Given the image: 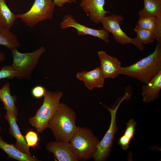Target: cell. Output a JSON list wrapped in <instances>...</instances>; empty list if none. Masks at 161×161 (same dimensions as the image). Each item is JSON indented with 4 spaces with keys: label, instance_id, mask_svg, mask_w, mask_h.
Masks as SVG:
<instances>
[{
    "label": "cell",
    "instance_id": "8",
    "mask_svg": "<svg viewBox=\"0 0 161 161\" xmlns=\"http://www.w3.org/2000/svg\"><path fill=\"white\" fill-rule=\"evenodd\" d=\"M124 18L121 15L112 14L109 16H105L101 20L103 29L112 33L115 40L118 43L126 45L131 43L134 45L140 51L144 50L145 47L135 37L131 38L129 37L123 32L120 27V22Z\"/></svg>",
    "mask_w": 161,
    "mask_h": 161
},
{
    "label": "cell",
    "instance_id": "2",
    "mask_svg": "<svg viewBox=\"0 0 161 161\" xmlns=\"http://www.w3.org/2000/svg\"><path fill=\"white\" fill-rule=\"evenodd\" d=\"M76 115L74 110L63 103L49 120L47 128L52 131L56 140L68 142L76 132Z\"/></svg>",
    "mask_w": 161,
    "mask_h": 161
},
{
    "label": "cell",
    "instance_id": "1",
    "mask_svg": "<svg viewBox=\"0 0 161 161\" xmlns=\"http://www.w3.org/2000/svg\"><path fill=\"white\" fill-rule=\"evenodd\" d=\"M161 70V45L157 44L153 52L135 63L122 67L119 74L146 84Z\"/></svg>",
    "mask_w": 161,
    "mask_h": 161
},
{
    "label": "cell",
    "instance_id": "25",
    "mask_svg": "<svg viewBox=\"0 0 161 161\" xmlns=\"http://www.w3.org/2000/svg\"><path fill=\"white\" fill-rule=\"evenodd\" d=\"M16 78V73L11 66H5L0 70V80L12 79Z\"/></svg>",
    "mask_w": 161,
    "mask_h": 161
},
{
    "label": "cell",
    "instance_id": "17",
    "mask_svg": "<svg viewBox=\"0 0 161 161\" xmlns=\"http://www.w3.org/2000/svg\"><path fill=\"white\" fill-rule=\"evenodd\" d=\"M0 148L7 154L8 158L15 159L18 161H38L40 160L36 157L25 154L19 150L14 144H9L4 141L0 136Z\"/></svg>",
    "mask_w": 161,
    "mask_h": 161
},
{
    "label": "cell",
    "instance_id": "9",
    "mask_svg": "<svg viewBox=\"0 0 161 161\" xmlns=\"http://www.w3.org/2000/svg\"><path fill=\"white\" fill-rule=\"evenodd\" d=\"M61 28L63 29L73 27L77 31L79 35H89L98 38L106 43L109 42V32L103 29L96 30L88 27L77 22L75 19L70 14L65 15L60 23Z\"/></svg>",
    "mask_w": 161,
    "mask_h": 161
},
{
    "label": "cell",
    "instance_id": "29",
    "mask_svg": "<svg viewBox=\"0 0 161 161\" xmlns=\"http://www.w3.org/2000/svg\"><path fill=\"white\" fill-rule=\"evenodd\" d=\"M0 120H1V118L0 117ZM1 131H2L1 128V126H0V133L1 132Z\"/></svg>",
    "mask_w": 161,
    "mask_h": 161
},
{
    "label": "cell",
    "instance_id": "22",
    "mask_svg": "<svg viewBox=\"0 0 161 161\" xmlns=\"http://www.w3.org/2000/svg\"><path fill=\"white\" fill-rule=\"evenodd\" d=\"M137 122L133 119L130 120L126 124L124 134L119 139L118 143L123 150H126L129 147L130 141L134 139Z\"/></svg>",
    "mask_w": 161,
    "mask_h": 161
},
{
    "label": "cell",
    "instance_id": "28",
    "mask_svg": "<svg viewBox=\"0 0 161 161\" xmlns=\"http://www.w3.org/2000/svg\"><path fill=\"white\" fill-rule=\"evenodd\" d=\"M5 59L4 54L0 51V62H4Z\"/></svg>",
    "mask_w": 161,
    "mask_h": 161
},
{
    "label": "cell",
    "instance_id": "15",
    "mask_svg": "<svg viewBox=\"0 0 161 161\" xmlns=\"http://www.w3.org/2000/svg\"><path fill=\"white\" fill-rule=\"evenodd\" d=\"M161 89V70L147 83L143 86L141 95L144 103H150L159 98Z\"/></svg>",
    "mask_w": 161,
    "mask_h": 161
},
{
    "label": "cell",
    "instance_id": "27",
    "mask_svg": "<svg viewBox=\"0 0 161 161\" xmlns=\"http://www.w3.org/2000/svg\"><path fill=\"white\" fill-rule=\"evenodd\" d=\"M54 3L55 5L62 8L64 5L67 3H75L76 0H53Z\"/></svg>",
    "mask_w": 161,
    "mask_h": 161
},
{
    "label": "cell",
    "instance_id": "10",
    "mask_svg": "<svg viewBox=\"0 0 161 161\" xmlns=\"http://www.w3.org/2000/svg\"><path fill=\"white\" fill-rule=\"evenodd\" d=\"M105 0H82L80 4L83 11L91 20L97 24L101 23L107 14L110 13L104 9Z\"/></svg>",
    "mask_w": 161,
    "mask_h": 161
},
{
    "label": "cell",
    "instance_id": "13",
    "mask_svg": "<svg viewBox=\"0 0 161 161\" xmlns=\"http://www.w3.org/2000/svg\"><path fill=\"white\" fill-rule=\"evenodd\" d=\"M4 118L10 125L8 132L16 140L14 144L15 147L24 153L31 155L29 147L28 146L25 139L21 134L17 125L18 119L16 115L8 112L4 115Z\"/></svg>",
    "mask_w": 161,
    "mask_h": 161
},
{
    "label": "cell",
    "instance_id": "23",
    "mask_svg": "<svg viewBox=\"0 0 161 161\" xmlns=\"http://www.w3.org/2000/svg\"><path fill=\"white\" fill-rule=\"evenodd\" d=\"M134 30L137 34L136 38L143 45L153 42L155 40L156 35L153 31L136 27Z\"/></svg>",
    "mask_w": 161,
    "mask_h": 161
},
{
    "label": "cell",
    "instance_id": "19",
    "mask_svg": "<svg viewBox=\"0 0 161 161\" xmlns=\"http://www.w3.org/2000/svg\"><path fill=\"white\" fill-rule=\"evenodd\" d=\"M144 6L138 13L140 17L161 18V0H143Z\"/></svg>",
    "mask_w": 161,
    "mask_h": 161
},
{
    "label": "cell",
    "instance_id": "24",
    "mask_svg": "<svg viewBox=\"0 0 161 161\" xmlns=\"http://www.w3.org/2000/svg\"><path fill=\"white\" fill-rule=\"evenodd\" d=\"M24 137L29 148L31 147L34 148L36 146H39L38 143L40 140V138L37 132L32 130H29Z\"/></svg>",
    "mask_w": 161,
    "mask_h": 161
},
{
    "label": "cell",
    "instance_id": "20",
    "mask_svg": "<svg viewBox=\"0 0 161 161\" xmlns=\"http://www.w3.org/2000/svg\"><path fill=\"white\" fill-rule=\"evenodd\" d=\"M10 29L0 23V45L11 50L21 47L18 37Z\"/></svg>",
    "mask_w": 161,
    "mask_h": 161
},
{
    "label": "cell",
    "instance_id": "6",
    "mask_svg": "<svg viewBox=\"0 0 161 161\" xmlns=\"http://www.w3.org/2000/svg\"><path fill=\"white\" fill-rule=\"evenodd\" d=\"M55 6L52 0H35L29 10L16 16L28 27L32 28L40 22L52 19Z\"/></svg>",
    "mask_w": 161,
    "mask_h": 161
},
{
    "label": "cell",
    "instance_id": "18",
    "mask_svg": "<svg viewBox=\"0 0 161 161\" xmlns=\"http://www.w3.org/2000/svg\"><path fill=\"white\" fill-rule=\"evenodd\" d=\"M10 86V83L7 82L0 89V99L3 102L4 108L7 112L17 116L18 111L16 106L17 97L15 95H11Z\"/></svg>",
    "mask_w": 161,
    "mask_h": 161
},
{
    "label": "cell",
    "instance_id": "3",
    "mask_svg": "<svg viewBox=\"0 0 161 161\" xmlns=\"http://www.w3.org/2000/svg\"><path fill=\"white\" fill-rule=\"evenodd\" d=\"M99 141L91 129L86 127H78L68 143L78 160L94 158Z\"/></svg>",
    "mask_w": 161,
    "mask_h": 161
},
{
    "label": "cell",
    "instance_id": "12",
    "mask_svg": "<svg viewBox=\"0 0 161 161\" xmlns=\"http://www.w3.org/2000/svg\"><path fill=\"white\" fill-rule=\"evenodd\" d=\"M47 150L52 153L59 161H78V160L71 149L68 142L56 140L48 143Z\"/></svg>",
    "mask_w": 161,
    "mask_h": 161
},
{
    "label": "cell",
    "instance_id": "11",
    "mask_svg": "<svg viewBox=\"0 0 161 161\" xmlns=\"http://www.w3.org/2000/svg\"><path fill=\"white\" fill-rule=\"evenodd\" d=\"M100 66L105 78H115L119 74L121 63L117 58L111 56L104 51L98 52Z\"/></svg>",
    "mask_w": 161,
    "mask_h": 161
},
{
    "label": "cell",
    "instance_id": "4",
    "mask_svg": "<svg viewBox=\"0 0 161 161\" xmlns=\"http://www.w3.org/2000/svg\"><path fill=\"white\" fill-rule=\"evenodd\" d=\"M63 95L61 91L46 90L42 104L35 114L28 119L29 123L36 129L38 133L43 132L47 128L48 122L58 108Z\"/></svg>",
    "mask_w": 161,
    "mask_h": 161
},
{
    "label": "cell",
    "instance_id": "21",
    "mask_svg": "<svg viewBox=\"0 0 161 161\" xmlns=\"http://www.w3.org/2000/svg\"><path fill=\"white\" fill-rule=\"evenodd\" d=\"M6 3L5 0H0V23L10 29L17 19Z\"/></svg>",
    "mask_w": 161,
    "mask_h": 161
},
{
    "label": "cell",
    "instance_id": "5",
    "mask_svg": "<svg viewBox=\"0 0 161 161\" xmlns=\"http://www.w3.org/2000/svg\"><path fill=\"white\" fill-rule=\"evenodd\" d=\"M46 50L43 46L33 51L26 53L20 52L17 48L12 49L13 61L11 66L16 73V78L18 79L30 80L40 58Z\"/></svg>",
    "mask_w": 161,
    "mask_h": 161
},
{
    "label": "cell",
    "instance_id": "16",
    "mask_svg": "<svg viewBox=\"0 0 161 161\" xmlns=\"http://www.w3.org/2000/svg\"><path fill=\"white\" fill-rule=\"evenodd\" d=\"M136 27L153 31L156 35L155 40L161 45V18L156 17H140Z\"/></svg>",
    "mask_w": 161,
    "mask_h": 161
},
{
    "label": "cell",
    "instance_id": "7",
    "mask_svg": "<svg viewBox=\"0 0 161 161\" xmlns=\"http://www.w3.org/2000/svg\"><path fill=\"white\" fill-rule=\"evenodd\" d=\"M131 97L130 95L126 92L123 97L114 108H110L104 105L110 113L111 122L109 129L98 145L97 151L93 158L95 161H104L109 157L113 145L114 136L117 130L116 122L117 111L122 102L124 100H128Z\"/></svg>",
    "mask_w": 161,
    "mask_h": 161
},
{
    "label": "cell",
    "instance_id": "26",
    "mask_svg": "<svg viewBox=\"0 0 161 161\" xmlns=\"http://www.w3.org/2000/svg\"><path fill=\"white\" fill-rule=\"evenodd\" d=\"M46 90L42 86L37 85L32 89L31 92L32 96L35 98H40L44 97Z\"/></svg>",
    "mask_w": 161,
    "mask_h": 161
},
{
    "label": "cell",
    "instance_id": "14",
    "mask_svg": "<svg viewBox=\"0 0 161 161\" xmlns=\"http://www.w3.org/2000/svg\"><path fill=\"white\" fill-rule=\"evenodd\" d=\"M76 78L83 81L85 86L89 90L95 88H101L103 87L105 79L100 66L90 71H83L78 72Z\"/></svg>",
    "mask_w": 161,
    "mask_h": 161
}]
</instances>
